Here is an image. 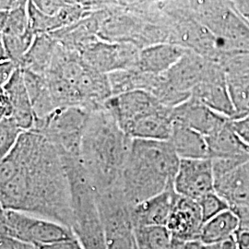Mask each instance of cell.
<instances>
[{"label":"cell","mask_w":249,"mask_h":249,"mask_svg":"<svg viewBox=\"0 0 249 249\" xmlns=\"http://www.w3.org/2000/svg\"><path fill=\"white\" fill-rule=\"evenodd\" d=\"M0 204L3 210L33 214L71 230V188L60 153L42 135H20L1 159Z\"/></svg>","instance_id":"6da1fadb"},{"label":"cell","mask_w":249,"mask_h":249,"mask_svg":"<svg viewBox=\"0 0 249 249\" xmlns=\"http://www.w3.org/2000/svg\"><path fill=\"white\" fill-rule=\"evenodd\" d=\"M131 142L106 107L90 112L80 145V160L96 193L120 185Z\"/></svg>","instance_id":"7a4b0ae2"},{"label":"cell","mask_w":249,"mask_h":249,"mask_svg":"<svg viewBox=\"0 0 249 249\" xmlns=\"http://www.w3.org/2000/svg\"><path fill=\"white\" fill-rule=\"evenodd\" d=\"M180 158L168 141L132 139L120 187L134 207L174 186Z\"/></svg>","instance_id":"3957f363"},{"label":"cell","mask_w":249,"mask_h":249,"mask_svg":"<svg viewBox=\"0 0 249 249\" xmlns=\"http://www.w3.org/2000/svg\"><path fill=\"white\" fill-rule=\"evenodd\" d=\"M71 188V231L83 249H108L96 192L80 158L61 156Z\"/></svg>","instance_id":"277c9868"},{"label":"cell","mask_w":249,"mask_h":249,"mask_svg":"<svg viewBox=\"0 0 249 249\" xmlns=\"http://www.w3.org/2000/svg\"><path fill=\"white\" fill-rule=\"evenodd\" d=\"M90 112L81 107L56 108L48 116L36 118L32 131L52 143L61 156L80 158L81 141Z\"/></svg>","instance_id":"5b68a950"},{"label":"cell","mask_w":249,"mask_h":249,"mask_svg":"<svg viewBox=\"0 0 249 249\" xmlns=\"http://www.w3.org/2000/svg\"><path fill=\"white\" fill-rule=\"evenodd\" d=\"M0 230L1 236L36 247L75 237L63 224L14 210L1 209Z\"/></svg>","instance_id":"8992f818"},{"label":"cell","mask_w":249,"mask_h":249,"mask_svg":"<svg viewBox=\"0 0 249 249\" xmlns=\"http://www.w3.org/2000/svg\"><path fill=\"white\" fill-rule=\"evenodd\" d=\"M141 49L130 43L109 42L101 38L80 53L82 60L91 69L110 74L138 69Z\"/></svg>","instance_id":"52a82bcc"},{"label":"cell","mask_w":249,"mask_h":249,"mask_svg":"<svg viewBox=\"0 0 249 249\" xmlns=\"http://www.w3.org/2000/svg\"><path fill=\"white\" fill-rule=\"evenodd\" d=\"M174 188L178 195L199 200L215 191L212 159H181Z\"/></svg>","instance_id":"ba28073f"},{"label":"cell","mask_w":249,"mask_h":249,"mask_svg":"<svg viewBox=\"0 0 249 249\" xmlns=\"http://www.w3.org/2000/svg\"><path fill=\"white\" fill-rule=\"evenodd\" d=\"M163 107L145 90H133L114 95L105 105L124 133L136 122Z\"/></svg>","instance_id":"9c48e42d"},{"label":"cell","mask_w":249,"mask_h":249,"mask_svg":"<svg viewBox=\"0 0 249 249\" xmlns=\"http://www.w3.org/2000/svg\"><path fill=\"white\" fill-rule=\"evenodd\" d=\"M203 224L198 202L177 193L166 224L174 238L180 241L199 240Z\"/></svg>","instance_id":"30bf717a"},{"label":"cell","mask_w":249,"mask_h":249,"mask_svg":"<svg viewBox=\"0 0 249 249\" xmlns=\"http://www.w3.org/2000/svg\"><path fill=\"white\" fill-rule=\"evenodd\" d=\"M213 66L214 64L207 61L201 55L187 51L163 75L173 89L191 96L192 91L209 76Z\"/></svg>","instance_id":"8fae6325"},{"label":"cell","mask_w":249,"mask_h":249,"mask_svg":"<svg viewBox=\"0 0 249 249\" xmlns=\"http://www.w3.org/2000/svg\"><path fill=\"white\" fill-rule=\"evenodd\" d=\"M191 96L197 99L215 112L235 118V110L229 93L226 75L223 67L214 64L209 76L192 91Z\"/></svg>","instance_id":"7c38bea8"},{"label":"cell","mask_w":249,"mask_h":249,"mask_svg":"<svg viewBox=\"0 0 249 249\" xmlns=\"http://www.w3.org/2000/svg\"><path fill=\"white\" fill-rule=\"evenodd\" d=\"M173 116L174 120L186 124L205 137L213 133L231 119L215 112L192 96L175 107L173 109Z\"/></svg>","instance_id":"4fadbf2b"},{"label":"cell","mask_w":249,"mask_h":249,"mask_svg":"<svg viewBox=\"0 0 249 249\" xmlns=\"http://www.w3.org/2000/svg\"><path fill=\"white\" fill-rule=\"evenodd\" d=\"M235 118L249 115V53H242L223 67Z\"/></svg>","instance_id":"5bb4252c"},{"label":"cell","mask_w":249,"mask_h":249,"mask_svg":"<svg viewBox=\"0 0 249 249\" xmlns=\"http://www.w3.org/2000/svg\"><path fill=\"white\" fill-rule=\"evenodd\" d=\"M1 96L7 100L11 111V117L17 124L24 131L32 130L36 121V115L20 68L1 87Z\"/></svg>","instance_id":"9a60e30c"},{"label":"cell","mask_w":249,"mask_h":249,"mask_svg":"<svg viewBox=\"0 0 249 249\" xmlns=\"http://www.w3.org/2000/svg\"><path fill=\"white\" fill-rule=\"evenodd\" d=\"M176 194L174 186H172L160 194L132 207L131 221L134 228L166 226Z\"/></svg>","instance_id":"2e32d148"},{"label":"cell","mask_w":249,"mask_h":249,"mask_svg":"<svg viewBox=\"0 0 249 249\" xmlns=\"http://www.w3.org/2000/svg\"><path fill=\"white\" fill-rule=\"evenodd\" d=\"M214 187L231 208L249 207V160L227 173L214 176Z\"/></svg>","instance_id":"e0dca14e"},{"label":"cell","mask_w":249,"mask_h":249,"mask_svg":"<svg viewBox=\"0 0 249 249\" xmlns=\"http://www.w3.org/2000/svg\"><path fill=\"white\" fill-rule=\"evenodd\" d=\"M184 46L173 43L150 45L141 50L138 70L151 74H163L187 53Z\"/></svg>","instance_id":"ac0fdd59"},{"label":"cell","mask_w":249,"mask_h":249,"mask_svg":"<svg viewBox=\"0 0 249 249\" xmlns=\"http://www.w3.org/2000/svg\"><path fill=\"white\" fill-rule=\"evenodd\" d=\"M211 159L249 160V146L232 129L231 119L206 137Z\"/></svg>","instance_id":"d6986e66"},{"label":"cell","mask_w":249,"mask_h":249,"mask_svg":"<svg viewBox=\"0 0 249 249\" xmlns=\"http://www.w3.org/2000/svg\"><path fill=\"white\" fill-rule=\"evenodd\" d=\"M180 159H211L204 135L174 120L168 141Z\"/></svg>","instance_id":"ffe728a7"},{"label":"cell","mask_w":249,"mask_h":249,"mask_svg":"<svg viewBox=\"0 0 249 249\" xmlns=\"http://www.w3.org/2000/svg\"><path fill=\"white\" fill-rule=\"evenodd\" d=\"M58 43L50 34L37 35L20 63V68L45 76L50 71Z\"/></svg>","instance_id":"44dd1931"},{"label":"cell","mask_w":249,"mask_h":249,"mask_svg":"<svg viewBox=\"0 0 249 249\" xmlns=\"http://www.w3.org/2000/svg\"><path fill=\"white\" fill-rule=\"evenodd\" d=\"M22 72L36 118L48 116L56 108L46 77L27 70H22Z\"/></svg>","instance_id":"7402d4cb"},{"label":"cell","mask_w":249,"mask_h":249,"mask_svg":"<svg viewBox=\"0 0 249 249\" xmlns=\"http://www.w3.org/2000/svg\"><path fill=\"white\" fill-rule=\"evenodd\" d=\"M240 225L238 215L231 209H229L203 224L199 240L205 245L225 240L232 236Z\"/></svg>","instance_id":"603a6c76"},{"label":"cell","mask_w":249,"mask_h":249,"mask_svg":"<svg viewBox=\"0 0 249 249\" xmlns=\"http://www.w3.org/2000/svg\"><path fill=\"white\" fill-rule=\"evenodd\" d=\"M139 249H174L176 239L166 226H144L135 229Z\"/></svg>","instance_id":"cb8c5ba5"},{"label":"cell","mask_w":249,"mask_h":249,"mask_svg":"<svg viewBox=\"0 0 249 249\" xmlns=\"http://www.w3.org/2000/svg\"><path fill=\"white\" fill-rule=\"evenodd\" d=\"M27 5L28 3L10 10L1 11V36H23L33 32L30 26Z\"/></svg>","instance_id":"d4e9b609"},{"label":"cell","mask_w":249,"mask_h":249,"mask_svg":"<svg viewBox=\"0 0 249 249\" xmlns=\"http://www.w3.org/2000/svg\"><path fill=\"white\" fill-rule=\"evenodd\" d=\"M24 130L12 117H0V156L4 158L18 142Z\"/></svg>","instance_id":"484cf974"},{"label":"cell","mask_w":249,"mask_h":249,"mask_svg":"<svg viewBox=\"0 0 249 249\" xmlns=\"http://www.w3.org/2000/svg\"><path fill=\"white\" fill-rule=\"evenodd\" d=\"M197 202L202 212L204 223L217 216L218 214L231 209L229 203L215 191L201 197L199 200H197Z\"/></svg>","instance_id":"4316f807"},{"label":"cell","mask_w":249,"mask_h":249,"mask_svg":"<svg viewBox=\"0 0 249 249\" xmlns=\"http://www.w3.org/2000/svg\"><path fill=\"white\" fill-rule=\"evenodd\" d=\"M106 236L108 249H139L134 228L116 231Z\"/></svg>","instance_id":"83f0119b"},{"label":"cell","mask_w":249,"mask_h":249,"mask_svg":"<svg viewBox=\"0 0 249 249\" xmlns=\"http://www.w3.org/2000/svg\"><path fill=\"white\" fill-rule=\"evenodd\" d=\"M37 10L49 17L56 16L67 5V0H30Z\"/></svg>","instance_id":"f1b7e54d"},{"label":"cell","mask_w":249,"mask_h":249,"mask_svg":"<svg viewBox=\"0 0 249 249\" xmlns=\"http://www.w3.org/2000/svg\"><path fill=\"white\" fill-rule=\"evenodd\" d=\"M232 129L240 137L241 140L249 146V115L241 118L231 119Z\"/></svg>","instance_id":"f546056e"},{"label":"cell","mask_w":249,"mask_h":249,"mask_svg":"<svg viewBox=\"0 0 249 249\" xmlns=\"http://www.w3.org/2000/svg\"><path fill=\"white\" fill-rule=\"evenodd\" d=\"M20 67L17 63L11 60L1 61L0 64V85L4 86L9 81L13 74L18 71Z\"/></svg>","instance_id":"4dcf8cb0"},{"label":"cell","mask_w":249,"mask_h":249,"mask_svg":"<svg viewBox=\"0 0 249 249\" xmlns=\"http://www.w3.org/2000/svg\"><path fill=\"white\" fill-rule=\"evenodd\" d=\"M36 248L38 249H83L76 236L67 240L59 241L50 245H45Z\"/></svg>","instance_id":"1f68e13d"},{"label":"cell","mask_w":249,"mask_h":249,"mask_svg":"<svg viewBox=\"0 0 249 249\" xmlns=\"http://www.w3.org/2000/svg\"><path fill=\"white\" fill-rule=\"evenodd\" d=\"M238 249H249V227L242 226L233 234Z\"/></svg>","instance_id":"d6a6232c"},{"label":"cell","mask_w":249,"mask_h":249,"mask_svg":"<svg viewBox=\"0 0 249 249\" xmlns=\"http://www.w3.org/2000/svg\"><path fill=\"white\" fill-rule=\"evenodd\" d=\"M206 249H238L236 241L234 239V236L225 239V240L211 244V245H205Z\"/></svg>","instance_id":"836d02e7"},{"label":"cell","mask_w":249,"mask_h":249,"mask_svg":"<svg viewBox=\"0 0 249 249\" xmlns=\"http://www.w3.org/2000/svg\"><path fill=\"white\" fill-rule=\"evenodd\" d=\"M174 249H206V247L200 240L180 241L176 239Z\"/></svg>","instance_id":"e575fe53"},{"label":"cell","mask_w":249,"mask_h":249,"mask_svg":"<svg viewBox=\"0 0 249 249\" xmlns=\"http://www.w3.org/2000/svg\"><path fill=\"white\" fill-rule=\"evenodd\" d=\"M231 209L238 215L240 219L241 225L249 227V207H238Z\"/></svg>","instance_id":"d590c367"},{"label":"cell","mask_w":249,"mask_h":249,"mask_svg":"<svg viewBox=\"0 0 249 249\" xmlns=\"http://www.w3.org/2000/svg\"><path fill=\"white\" fill-rule=\"evenodd\" d=\"M239 11L242 18L249 24V0H242L239 3Z\"/></svg>","instance_id":"8d00e7d4"},{"label":"cell","mask_w":249,"mask_h":249,"mask_svg":"<svg viewBox=\"0 0 249 249\" xmlns=\"http://www.w3.org/2000/svg\"><path fill=\"white\" fill-rule=\"evenodd\" d=\"M0 249H18L15 244V242L12 239H9L8 237L1 236L0 242Z\"/></svg>","instance_id":"74e56055"},{"label":"cell","mask_w":249,"mask_h":249,"mask_svg":"<svg viewBox=\"0 0 249 249\" xmlns=\"http://www.w3.org/2000/svg\"><path fill=\"white\" fill-rule=\"evenodd\" d=\"M15 242L16 246L18 249H38L36 248V246L30 245V244H25V243H21V242H18V241L13 240Z\"/></svg>","instance_id":"f35d334b"}]
</instances>
